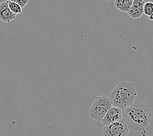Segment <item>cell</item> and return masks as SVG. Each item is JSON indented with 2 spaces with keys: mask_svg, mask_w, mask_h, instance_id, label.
<instances>
[{
  "mask_svg": "<svg viewBox=\"0 0 153 136\" xmlns=\"http://www.w3.org/2000/svg\"><path fill=\"white\" fill-rule=\"evenodd\" d=\"M123 117L128 122L130 130L142 134L150 124L152 113L148 106L142 103H133L122 110Z\"/></svg>",
  "mask_w": 153,
  "mask_h": 136,
  "instance_id": "cell-1",
  "label": "cell"
},
{
  "mask_svg": "<svg viewBox=\"0 0 153 136\" xmlns=\"http://www.w3.org/2000/svg\"><path fill=\"white\" fill-rule=\"evenodd\" d=\"M122 118H123L122 109L117 107L112 106L101 120V122L104 126H106Z\"/></svg>",
  "mask_w": 153,
  "mask_h": 136,
  "instance_id": "cell-5",
  "label": "cell"
},
{
  "mask_svg": "<svg viewBox=\"0 0 153 136\" xmlns=\"http://www.w3.org/2000/svg\"><path fill=\"white\" fill-rule=\"evenodd\" d=\"M6 1H7V0H0V4H1V3L5 2H6Z\"/></svg>",
  "mask_w": 153,
  "mask_h": 136,
  "instance_id": "cell-13",
  "label": "cell"
},
{
  "mask_svg": "<svg viewBox=\"0 0 153 136\" xmlns=\"http://www.w3.org/2000/svg\"><path fill=\"white\" fill-rule=\"evenodd\" d=\"M7 1L15 2V3H18V4H19L22 7V8H23V7H24L27 4L30 0H7Z\"/></svg>",
  "mask_w": 153,
  "mask_h": 136,
  "instance_id": "cell-11",
  "label": "cell"
},
{
  "mask_svg": "<svg viewBox=\"0 0 153 136\" xmlns=\"http://www.w3.org/2000/svg\"><path fill=\"white\" fill-rule=\"evenodd\" d=\"M133 0H115L114 5L116 9L124 13H127L132 4Z\"/></svg>",
  "mask_w": 153,
  "mask_h": 136,
  "instance_id": "cell-8",
  "label": "cell"
},
{
  "mask_svg": "<svg viewBox=\"0 0 153 136\" xmlns=\"http://www.w3.org/2000/svg\"><path fill=\"white\" fill-rule=\"evenodd\" d=\"M144 0H133L132 4L128 12V15L132 18H139L144 14Z\"/></svg>",
  "mask_w": 153,
  "mask_h": 136,
  "instance_id": "cell-7",
  "label": "cell"
},
{
  "mask_svg": "<svg viewBox=\"0 0 153 136\" xmlns=\"http://www.w3.org/2000/svg\"><path fill=\"white\" fill-rule=\"evenodd\" d=\"M129 131L130 126L128 122L122 118L108 126H104L102 134L104 136H127Z\"/></svg>",
  "mask_w": 153,
  "mask_h": 136,
  "instance_id": "cell-4",
  "label": "cell"
},
{
  "mask_svg": "<svg viewBox=\"0 0 153 136\" xmlns=\"http://www.w3.org/2000/svg\"><path fill=\"white\" fill-rule=\"evenodd\" d=\"M149 19H150L151 21H153V14H152L151 16H150V17H149Z\"/></svg>",
  "mask_w": 153,
  "mask_h": 136,
  "instance_id": "cell-12",
  "label": "cell"
},
{
  "mask_svg": "<svg viewBox=\"0 0 153 136\" xmlns=\"http://www.w3.org/2000/svg\"><path fill=\"white\" fill-rule=\"evenodd\" d=\"M111 107L112 101L110 97L105 95L97 96L89 109V116L93 120L101 122Z\"/></svg>",
  "mask_w": 153,
  "mask_h": 136,
  "instance_id": "cell-3",
  "label": "cell"
},
{
  "mask_svg": "<svg viewBox=\"0 0 153 136\" xmlns=\"http://www.w3.org/2000/svg\"><path fill=\"white\" fill-rule=\"evenodd\" d=\"M137 96L134 84L128 81L120 82L111 92L109 97L112 101V106L124 109L132 104Z\"/></svg>",
  "mask_w": 153,
  "mask_h": 136,
  "instance_id": "cell-2",
  "label": "cell"
},
{
  "mask_svg": "<svg viewBox=\"0 0 153 136\" xmlns=\"http://www.w3.org/2000/svg\"><path fill=\"white\" fill-rule=\"evenodd\" d=\"M8 2V5L9 9H10V11L13 13H14V14H21L22 12V8L18 4V3L13 2H10V1H7Z\"/></svg>",
  "mask_w": 153,
  "mask_h": 136,
  "instance_id": "cell-9",
  "label": "cell"
},
{
  "mask_svg": "<svg viewBox=\"0 0 153 136\" xmlns=\"http://www.w3.org/2000/svg\"><path fill=\"white\" fill-rule=\"evenodd\" d=\"M143 12L145 15L148 17L153 14V3L151 2H145L143 7Z\"/></svg>",
  "mask_w": 153,
  "mask_h": 136,
  "instance_id": "cell-10",
  "label": "cell"
},
{
  "mask_svg": "<svg viewBox=\"0 0 153 136\" xmlns=\"http://www.w3.org/2000/svg\"><path fill=\"white\" fill-rule=\"evenodd\" d=\"M16 14L13 13L9 9L8 2L1 3L0 4V20L3 23H9L12 20L16 19Z\"/></svg>",
  "mask_w": 153,
  "mask_h": 136,
  "instance_id": "cell-6",
  "label": "cell"
}]
</instances>
